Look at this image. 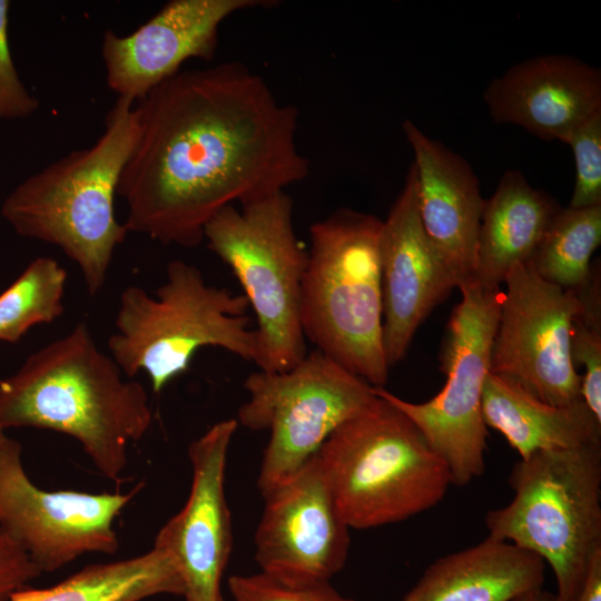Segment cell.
<instances>
[{
	"label": "cell",
	"instance_id": "cell-10",
	"mask_svg": "<svg viewBox=\"0 0 601 601\" xmlns=\"http://www.w3.org/2000/svg\"><path fill=\"white\" fill-rule=\"evenodd\" d=\"M248 400L237 423L269 431L257 485L260 493L293 476L343 423L377 398L374 387L315 349L283 372L257 371L245 380Z\"/></svg>",
	"mask_w": 601,
	"mask_h": 601
},
{
	"label": "cell",
	"instance_id": "cell-1",
	"mask_svg": "<svg viewBox=\"0 0 601 601\" xmlns=\"http://www.w3.org/2000/svg\"><path fill=\"white\" fill-rule=\"evenodd\" d=\"M137 109L139 135L117 189L129 233L196 247L221 208L309 175L296 142L298 110L240 62L180 70Z\"/></svg>",
	"mask_w": 601,
	"mask_h": 601
},
{
	"label": "cell",
	"instance_id": "cell-6",
	"mask_svg": "<svg viewBox=\"0 0 601 601\" xmlns=\"http://www.w3.org/2000/svg\"><path fill=\"white\" fill-rule=\"evenodd\" d=\"M316 457L341 516L358 530L420 514L452 484L446 463L416 425L380 396L338 426Z\"/></svg>",
	"mask_w": 601,
	"mask_h": 601
},
{
	"label": "cell",
	"instance_id": "cell-31",
	"mask_svg": "<svg viewBox=\"0 0 601 601\" xmlns=\"http://www.w3.org/2000/svg\"><path fill=\"white\" fill-rule=\"evenodd\" d=\"M513 601H560L555 593H551L543 588L529 591Z\"/></svg>",
	"mask_w": 601,
	"mask_h": 601
},
{
	"label": "cell",
	"instance_id": "cell-23",
	"mask_svg": "<svg viewBox=\"0 0 601 601\" xmlns=\"http://www.w3.org/2000/svg\"><path fill=\"white\" fill-rule=\"evenodd\" d=\"M601 244V206L560 208L529 262L546 282L580 290L592 278L591 256Z\"/></svg>",
	"mask_w": 601,
	"mask_h": 601
},
{
	"label": "cell",
	"instance_id": "cell-7",
	"mask_svg": "<svg viewBox=\"0 0 601 601\" xmlns=\"http://www.w3.org/2000/svg\"><path fill=\"white\" fill-rule=\"evenodd\" d=\"M514 493L485 515L489 536L540 556L574 601L601 552V445L539 451L514 464Z\"/></svg>",
	"mask_w": 601,
	"mask_h": 601
},
{
	"label": "cell",
	"instance_id": "cell-5",
	"mask_svg": "<svg viewBox=\"0 0 601 601\" xmlns=\"http://www.w3.org/2000/svg\"><path fill=\"white\" fill-rule=\"evenodd\" d=\"M155 296L139 286L119 297L109 355L128 378L145 372L159 393L185 373L197 351L214 346L257 363L258 342L243 294L207 284L201 272L171 260Z\"/></svg>",
	"mask_w": 601,
	"mask_h": 601
},
{
	"label": "cell",
	"instance_id": "cell-29",
	"mask_svg": "<svg viewBox=\"0 0 601 601\" xmlns=\"http://www.w3.org/2000/svg\"><path fill=\"white\" fill-rule=\"evenodd\" d=\"M41 573L29 555L0 530V601H9Z\"/></svg>",
	"mask_w": 601,
	"mask_h": 601
},
{
	"label": "cell",
	"instance_id": "cell-33",
	"mask_svg": "<svg viewBox=\"0 0 601 601\" xmlns=\"http://www.w3.org/2000/svg\"><path fill=\"white\" fill-rule=\"evenodd\" d=\"M223 601H225V600H223Z\"/></svg>",
	"mask_w": 601,
	"mask_h": 601
},
{
	"label": "cell",
	"instance_id": "cell-30",
	"mask_svg": "<svg viewBox=\"0 0 601 601\" xmlns=\"http://www.w3.org/2000/svg\"><path fill=\"white\" fill-rule=\"evenodd\" d=\"M574 601H601V552L594 556L583 587Z\"/></svg>",
	"mask_w": 601,
	"mask_h": 601
},
{
	"label": "cell",
	"instance_id": "cell-22",
	"mask_svg": "<svg viewBox=\"0 0 601 601\" xmlns=\"http://www.w3.org/2000/svg\"><path fill=\"white\" fill-rule=\"evenodd\" d=\"M184 593L174 558L152 546L134 558L87 565L49 588L28 585L16 591L9 601H141L158 594Z\"/></svg>",
	"mask_w": 601,
	"mask_h": 601
},
{
	"label": "cell",
	"instance_id": "cell-32",
	"mask_svg": "<svg viewBox=\"0 0 601 601\" xmlns=\"http://www.w3.org/2000/svg\"><path fill=\"white\" fill-rule=\"evenodd\" d=\"M4 431L6 430L0 427V446H1L2 442L4 441V439L7 437Z\"/></svg>",
	"mask_w": 601,
	"mask_h": 601
},
{
	"label": "cell",
	"instance_id": "cell-24",
	"mask_svg": "<svg viewBox=\"0 0 601 601\" xmlns=\"http://www.w3.org/2000/svg\"><path fill=\"white\" fill-rule=\"evenodd\" d=\"M66 269L39 256L0 294V341L17 343L33 326L48 324L63 312Z\"/></svg>",
	"mask_w": 601,
	"mask_h": 601
},
{
	"label": "cell",
	"instance_id": "cell-9",
	"mask_svg": "<svg viewBox=\"0 0 601 601\" xmlns=\"http://www.w3.org/2000/svg\"><path fill=\"white\" fill-rule=\"evenodd\" d=\"M459 289L462 300L452 311L441 352L446 382L440 393L426 402L413 403L384 387H374V392L416 425L446 463L452 484L463 486L485 470L489 433L481 402L503 292L500 286H486L476 279Z\"/></svg>",
	"mask_w": 601,
	"mask_h": 601
},
{
	"label": "cell",
	"instance_id": "cell-16",
	"mask_svg": "<svg viewBox=\"0 0 601 601\" xmlns=\"http://www.w3.org/2000/svg\"><path fill=\"white\" fill-rule=\"evenodd\" d=\"M380 257L383 348L391 367L403 359L420 325L455 287L422 226L413 164L382 220Z\"/></svg>",
	"mask_w": 601,
	"mask_h": 601
},
{
	"label": "cell",
	"instance_id": "cell-21",
	"mask_svg": "<svg viewBox=\"0 0 601 601\" xmlns=\"http://www.w3.org/2000/svg\"><path fill=\"white\" fill-rule=\"evenodd\" d=\"M560 208L553 197L532 187L521 171H505L485 200L474 279L500 286L511 268L529 263Z\"/></svg>",
	"mask_w": 601,
	"mask_h": 601
},
{
	"label": "cell",
	"instance_id": "cell-18",
	"mask_svg": "<svg viewBox=\"0 0 601 601\" xmlns=\"http://www.w3.org/2000/svg\"><path fill=\"white\" fill-rule=\"evenodd\" d=\"M403 131L414 152L422 226L455 287L475 278L477 238L485 206L469 162L426 136L411 120Z\"/></svg>",
	"mask_w": 601,
	"mask_h": 601
},
{
	"label": "cell",
	"instance_id": "cell-12",
	"mask_svg": "<svg viewBox=\"0 0 601 601\" xmlns=\"http://www.w3.org/2000/svg\"><path fill=\"white\" fill-rule=\"evenodd\" d=\"M22 446L7 436L0 446V530L41 572H53L86 553L119 548L114 522L130 493L47 491L28 476Z\"/></svg>",
	"mask_w": 601,
	"mask_h": 601
},
{
	"label": "cell",
	"instance_id": "cell-19",
	"mask_svg": "<svg viewBox=\"0 0 601 601\" xmlns=\"http://www.w3.org/2000/svg\"><path fill=\"white\" fill-rule=\"evenodd\" d=\"M544 572L536 554L487 536L434 561L402 601H513L543 588Z\"/></svg>",
	"mask_w": 601,
	"mask_h": 601
},
{
	"label": "cell",
	"instance_id": "cell-25",
	"mask_svg": "<svg viewBox=\"0 0 601 601\" xmlns=\"http://www.w3.org/2000/svg\"><path fill=\"white\" fill-rule=\"evenodd\" d=\"M600 272L594 265L591 280L578 290L581 308L571 332V358L584 367L581 375V396L587 406L601 421V292Z\"/></svg>",
	"mask_w": 601,
	"mask_h": 601
},
{
	"label": "cell",
	"instance_id": "cell-17",
	"mask_svg": "<svg viewBox=\"0 0 601 601\" xmlns=\"http://www.w3.org/2000/svg\"><path fill=\"white\" fill-rule=\"evenodd\" d=\"M483 98L494 122L563 141L601 110V71L570 56L533 57L494 78Z\"/></svg>",
	"mask_w": 601,
	"mask_h": 601
},
{
	"label": "cell",
	"instance_id": "cell-4",
	"mask_svg": "<svg viewBox=\"0 0 601 601\" xmlns=\"http://www.w3.org/2000/svg\"><path fill=\"white\" fill-rule=\"evenodd\" d=\"M382 220L348 208L309 228L300 323L316 349L373 387L390 366L383 348Z\"/></svg>",
	"mask_w": 601,
	"mask_h": 601
},
{
	"label": "cell",
	"instance_id": "cell-15",
	"mask_svg": "<svg viewBox=\"0 0 601 601\" xmlns=\"http://www.w3.org/2000/svg\"><path fill=\"white\" fill-rule=\"evenodd\" d=\"M236 418L220 421L188 450L193 479L184 508L156 535L181 574L186 601H223L220 580L231 551L230 512L225 496L228 449Z\"/></svg>",
	"mask_w": 601,
	"mask_h": 601
},
{
	"label": "cell",
	"instance_id": "cell-3",
	"mask_svg": "<svg viewBox=\"0 0 601 601\" xmlns=\"http://www.w3.org/2000/svg\"><path fill=\"white\" fill-rule=\"evenodd\" d=\"M138 135L137 106L118 97L90 147L29 176L1 206L18 235L51 244L78 265L90 296L102 289L115 250L129 233L116 217L115 196Z\"/></svg>",
	"mask_w": 601,
	"mask_h": 601
},
{
	"label": "cell",
	"instance_id": "cell-28",
	"mask_svg": "<svg viewBox=\"0 0 601 601\" xmlns=\"http://www.w3.org/2000/svg\"><path fill=\"white\" fill-rule=\"evenodd\" d=\"M8 0H0V121L24 119L33 115L39 100L21 81L9 45Z\"/></svg>",
	"mask_w": 601,
	"mask_h": 601
},
{
	"label": "cell",
	"instance_id": "cell-27",
	"mask_svg": "<svg viewBox=\"0 0 601 601\" xmlns=\"http://www.w3.org/2000/svg\"><path fill=\"white\" fill-rule=\"evenodd\" d=\"M233 601H355L329 582L287 583L268 574H235L228 579Z\"/></svg>",
	"mask_w": 601,
	"mask_h": 601
},
{
	"label": "cell",
	"instance_id": "cell-8",
	"mask_svg": "<svg viewBox=\"0 0 601 601\" xmlns=\"http://www.w3.org/2000/svg\"><path fill=\"white\" fill-rule=\"evenodd\" d=\"M293 199L285 190L221 208L204 239L233 272L256 315L260 371L283 372L307 354L300 323V290L307 252L294 228Z\"/></svg>",
	"mask_w": 601,
	"mask_h": 601
},
{
	"label": "cell",
	"instance_id": "cell-26",
	"mask_svg": "<svg viewBox=\"0 0 601 601\" xmlns=\"http://www.w3.org/2000/svg\"><path fill=\"white\" fill-rule=\"evenodd\" d=\"M572 149L575 184L568 207L601 206V110L578 125L563 140Z\"/></svg>",
	"mask_w": 601,
	"mask_h": 601
},
{
	"label": "cell",
	"instance_id": "cell-13",
	"mask_svg": "<svg viewBox=\"0 0 601 601\" xmlns=\"http://www.w3.org/2000/svg\"><path fill=\"white\" fill-rule=\"evenodd\" d=\"M262 495L265 505L255 532L260 572L287 583L329 582L346 563L349 528L316 454Z\"/></svg>",
	"mask_w": 601,
	"mask_h": 601
},
{
	"label": "cell",
	"instance_id": "cell-2",
	"mask_svg": "<svg viewBox=\"0 0 601 601\" xmlns=\"http://www.w3.org/2000/svg\"><path fill=\"white\" fill-rule=\"evenodd\" d=\"M124 376L87 324L78 323L0 380V427L69 435L105 477L118 481L129 444L141 440L152 422L144 385Z\"/></svg>",
	"mask_w": 601,
	"mask_h": 601
},
{
	"label": "cell",
	"instance_id": "cell-14",
	"mask_svg": "<svg viewBox=\"0 0 601 601\" xmlns=\"http://www.w3.org/2000/svg\"><path fill=\"white\" fill-rule=\"evenodd\" d=\"M267 0H171L127 36L107 30L101 57L108 87L141 101L189 59L211 61L221 23L237 11L274 6Z\"/></svg>",
	"mask_w": 601,
	"mask_h": 601
},
{
	"label": "cell",
	"instance_id": "cell-20",
	"mask_svg": "<svg viewBox=\"0 0 601 601\" xmlns=\"http://www.w3.org/2000/svg\"><path fill=\"white\" fill-rule=\"evenodd\" d=\"M481 408L485 425L500 432L521 460L539 451L601 445V421L583 400L551 405L490 372Z\"/></svg>",
	"mask_w": 601,
	"mask_h": 601
},
{
	"label": "cell",
	"instance_id": "cell-11",
	"mask_svg": "<svg viewBox=\"0 0 601 601\" xmlns=\"http://www.w3.org/2000/svg\"><path fill=\"white\" fill-rule=\"evenodd\" d=\"M504 283L490 372L551 405L582 400L571 358L578 293L546 282L530 263L511 268Z\"/></svg>",
	"mask_w": 601,
	"mask_h": 601
}]
</instances>
